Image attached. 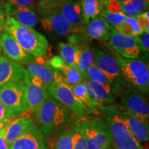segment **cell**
Masks as SVG:
<instances>
[{
    "label": "cell",
    "mask_w": 149,
    "mask_h": 149,
    "mask_svg": "<svg viewBox=\"0 0 149 149\" xmlns=\"http://www.w3.org/2000/svg\"><path fill=\"white\" fill-rule=\"evenodd\" d=\"M35 114L41 132L46 139L59 135L74 122L73 115L50 95Z\"/></svg>",
    "instance_id": "1"
},
{
    "label": "cell",
    "mask_w": 149,
    "mask_h": 149,
    "mask_svg": "<svg viewBox=\"0 0 149 149\" xmlns=\"http://www.w3.org/2000/svg\"><path fill=\"white\" fill-rule=\"evenodd\" d=\"M3 30L12 35L24 51L35 59L46 57L49 49L47 39L33 28L25 26L10 17H6Z\"/></svg>",
    "instance_id": "2"
},
{
    "label": "cell",
    "mask_w": 149,
    "mask_h": 149,
    "mask_svg": "<svg viewBox=\"0 0 149 149\" xmlns=\"http://www.w3.org/2000/svg\"><path fill=\"white\" fill-rule=\"evenodd\" d=\"M98 113L107 122L113 146L117 149H144L119 115L116 104L101 106L98 108Z\"/></svg>",
    "instance_id": "3"
},
{
    "label": "cell",
    "mask_w": 149,
    "mask_h": 149,
    "mask_svg": "<svg viewBox=\"0 0 149 149\" xmlns=\"http://www.w3.org/2000/svg\"><path fill=\"white\" fill-rule=\"evenodd\" d=\"M111 51L120 66L124 88L135 89L144 94L148 93L149 70L148 65L141 59L123 57L111 48Z\"/></svg>",
    "instance_id": "4"
},
{
    "label": "cell",
    "mask_w": 149,
    "mask_h": 149,
    "mask_svg": "<svg viewBox=\"0 0 149 149\" xmlns=\"http://www.w3.org/2000/svg\"><path fill=\"white\" fill-rule=\"evenodd\" d=\"M76 121L85 138L87 149H104L113 145L111 131L102 117L87 115Z\"/></svg>",
    "instance_id": "5"
},
{
    "label": "cell",
    "mask_w": 149,
    "mask_h": 149,
    "mask_svg": "<svg viewBox=\"0 0 149 149\" xmlns=\"http://www.w3.org/2000/svg\"><path fill=\"white\" fill-rule=\"evenodd\" d=\"M47 90L50 95L66 107L77 120L93 113L91 110L76 97L70 87L65 83L54 80L51 84L48 86Z\"/></svg>",
    "instance_id": "6"
},
{
    "label": "cell",
    "mask_w": 149,
    "mask_h": 149,
    "mask_svg": "<svg viewBox=\"0 0 149 149\" xmlns=\"http://www.w3.org/2000/svg\"><path fill=\"white\" fill-rule=\"evenodd\" d=\"M0 102L15 116L26 111V86L24 80L1 86Z\"/></svg>",
    "instance_id": "7"
},
{
    "label": "cell",
    "mask_w": 149,
    "mask_h": 149,
    "mask_svg": "<svg viewBox=\"0 0 149 149\" xmlns=\"http://www.w3.org/2000/svg\"><path fill=\"white\" fill-rule=\"evenodd\" d=\"M121 109L148 123L149 107L146 99L139 91L133 88L123 89L120 95Z\"/></svg>",
    "instance_id": "8"
},
{
    "label": "cell",
    "mask_w": 149,
    "mask_h": 149,
    "mask_svg": "<svg viewBox=\"0 0 149 149\" xmlns=\"http://www.w3.org/2000/svg\"><path fill=\"white\" fill-rule=\"evenodd\" d=\"M93 51H94L93 63L95 65L113 84L123 86L120 66L111 50L110 52H108L107 50L95 47L93 48Z\"/></svg>",
    "instance_id": "9"
},
{
    "label": "cell",
    "mask_w": 149,
    "mask_h": 149,
    "mask_svg": "<svg viewBox=\"0 0 149 149\" xmlns=\"http://www.w3.org/2000/svg\"><path fill=\"white\" fill-rule=\"evenodd\" d=\"M107 42L113 51L123 57L137 59L145 57L134 37L126 36L115 31Z\"/></svg>",
    "instance_id": "10"
},
{
    "label": "cell",
    "mask_w": 149,
    "mask_h": 149,
    "mask_svg": "<svg viewBox=\"0 0 149 149\" xmlns=\"http://www.w3.org/2000/svg\"><path fill=\"white\" fill-rule=\"evenodd\" d=\"M24 81L26 86L27 109L35 113L49 96L47 87L38 77L29 76L27 70Z\"/></svg>",
    "instance_id": "11"
},
{
    "label": "cell",
    "mask_w": 149,
    "mask_h": 149,
    "mask_svg": "<svg viewBox=\"0 0 149 149\" xmlns=\"http://www.w3.org/2000/svg\"><path fill=\"white\" fill-rule=\"evenodd\" d=\"M82 82L86 87L90 96L100 106L114 103L124 88L122 86L101 84L86 79H84Z\"/></svg>",
    "instance_id": "12"
},
{
    "label": "cell",
    "mask_w": 149,
    "mask_h": 149,
    "mask_svg": "<svg viewBox=\"0 0 149 149\" xmlns=\"http://www.w3.org/2000/svg\"><path fill=\"white\" fill-rule=\"evenodd\" d=\"M41 15L42 17L40 22L45 31L60 36L68 35L73 33V29L61 14L59 8L43 11L41 12Z\"/></svg>",
    "instance_id": "13"
},
{
    "label": "cell",
    "mask_w": 149,
    "mask_h": 149,
    "mask_svg": "<svg viewBox=\"0 0 149 149\" xmlns=\"http://www.w3.org/2000/svg\"><path fill=\"white\" fill-rule=\"evenodd\" d=\"M8 149H48L40 128L33 123L13 141Z\"/></svg>",
    "instance_id": "14"
},
{
    "label": "cell",
    "mask_w": 149,
    "mask_h": 149,
    "mask_svg": "<svg viewBox=\"0 0 149 149\" xmlns=\"http://www.w3.org/2000/svg\"><path fill=\"white\" fill-rule=\"evenodd\" d=\"M1 49L7 58L18 63L27 64L35 61L33 56L23 50L13 36L8 32L2 30L0 33Z\"/></svg>",
    "instance_id": "15"
},
{
    "label": "cell",
    "mask_w": 149,
    "mask_h": 149,
    "mask_svg": "<svg viewBox=\"0 0 149 149\" xmlns=\"http://www.w3.org/2000/svg\"><path fill=\"white\" fill-rule=\"evenodd\" d=\"M115 31L114 27L110 25L102 17L97 16L77 31L83 33L91 40L107 42Z\"/></svg>",
    "instance_id": "16"
},
{
    "label": "cell",
    "mask_w": 149,
    "mask_h": 149,
    "mask_svg": "<svg viewBox=\"0 0 149 149\" xmlns=\"http://www.w3.org/2000/svg\"><path fill=\"white\" fill-rule=\"evenodd\" d=\"M117 113L124 121L132 134L139 143L146 142L149 139L148 123L145 122L131 113L121 109L119 104H116Z\"/></svg>",
    "instance_id": "17"
},
{
    "label": "cell",
    "mask_w": 149,
    "mask_h": 149,
    "mask_svg": "<svg viewBox=\"0 0 149 149\" xmlns=\"http://www.w3.org/2000/svg\"><path fill=\"white\" fill-rule=\"evenodd\" d=\"M26 69L19 63L5 56L0 57V86L24 80Z\"/></svg>",
    "instance_id": "18"
},
{
    "label": "cell",
    "mask_w": 149,
    "mask_h": 149,
    "mask_svg": "<svg viewBox=\"0 0 149 149\" xmlns=\"http://www.w3.org/2000/svg\"><path fill=\"white\" fill-rule=\"evenodd\" d=\"M4 8L6 17H10L22 25L33 28L38 23V17L32 8L19 6L7 1H5Z\"/></svg>",
    "instance_id": "19"
},
{
    "label": "cell",
    "mask_w": 149,
    "mask_h": 149,
    "mask_svg": "<svg viewBox=\"0 0 149 149\" xmlns=\"http://www.w3.org/2000/svg\"><path fill=\"white\" fill-rule=\"evenodd\" d=\"M59 10L73 29V33L84 26L81 0H65L59 7Z\"/></svg>",
    "instance_id": "20"
},
{
    "label": "cell",
    "mask_w": 149,
    "mask_h": 149,
    "mask_svg": "<svg viewBox=\"0 0 149 149\" xmlns=\"http://www.w3.org/2000/svg\"><path fill=\"white\" fill-rule=\"evenodd\" d=\"M51 66L60 72L63 82L68 86L82 82L84 78L77 67L66 64L59 56H55L48 61Z\"/></svg>",
    "instance_id": "21"
},
{
    "label": "cell",
    "mask_w": 149,
    "mask_h": 149,
    "mask_svg": "<svg viewBox=\"0 0 149 149\" xmlns=\"http://www.w3.org/2000/svg\"><path fill=\"white\" fill-rule=\"evenodd\" d=\"M26 70L29 74L38 77L47 87L55 79V69L47 62L41 63L36 61L27 64Z\"/></svg>",
    "instance_id": "22"
},
{
    "label": "cell",
    "mask_w": 149,
    "mask_h": 149,
    "mask_svg": "<svg viewBox=\"0 0 149 149\" xmlns=\"http://www.w3.org/2000/svg\"><path fill=\"white\" fill-rule=\"evenodd\" d=\"M84 25L106 11L109 0H81Z\"/></svg>",
    "instance_id": "23"
},
{
    "label": "cell",
    "mask_w": 149,
    "mask_h": 149,
    "mask_svg": "<svg viewBox=\"0 0 149 149\" xmlns=\"http://www.w3.org/2000/svg\"><path fill=\"white\" fill-rule=\"evenodd\" d=\"M33 123L34 122L31 119L23 117L17 118L11 122H8L6 124L5 131V140L8 146L23 134Z\"/></svg>",
    "instance_id": "24"
},
{
    "label": "cell",
    "mask_w": 149,
    "mask_h": 149,
    "mask_svg": "<svg viewBox=\"0 0 149 149\" xmlns=\"http://www.w3.org/2000/svg\"><path fill=\"white\" fill-rule=\"evenodd\" d=\"M68 86L71 89L72 92L76 97L82 102L88 109L91 110L93 113H98V108L101 106L90 96L84 84L81 82L69 85Z\"/></svg>",
    "instance_id": "25"
},
{
    "label": "cell",
    "mask_w": 149,
    "mask_h": 149,
    "mask_svg": "<svg viewBox=\"0 0 149 149\" xmlns=\"http://www.w3.org/2000/svg\"><path fill=\"white\" fill-rule=\"evenodd\" d=\"M148 0H127L120 2V11L128 17L139 15L148 10Z\"/></svg>",
    "instance_id": "26"
},
{
    "label": "cell",
    "mask_w": 149,
    "mask_h": 149,
    "mask_svg": "<svg viewBox=\"0 0 149 149\" xmlns=\"http://www.w3.org/2000/svg\"><path fill=\"white\" fill-rule=\"evenodd\" d=\"M77 59L76 67L81 72L83 78L84 77L86 72L91 65L94 61V51L93 48L89 46L77 48Z\"/></svg>",
    "instance_id": "27"
},
{
    "label": "cell",
    "mask_w": 149,
    "mask_h": 149,
    "mask_svg": "<svg viewBox=\"0 0 149 149\" xmlns=\"http://www.w3.org/2000/svg\"><path fill=\"white\" fill-rule=\"evenodd\" d=\"M115 31L121 34L132 37L139 36L143 33L139 26L137 19L134 17H126L125 21L115 28Z\"/></svg>",
    "instance_id": "28"
},
{
    "label": "cell",
    "mask_w": 149,
    "mask_h": 149,
    "mask_svg": "<svg viewBox=\"0 0 149 149\" xmlns=\"http://www.w3.org/2000/svg\"><path fill=\"white\" fill-rule=\"evenodd\" d=\"M77 48L69 42H60L58 44L59 57L70 66H77Z\"/></svg>",
    "instance_id": "29"
},
{
    "label": "cell",
    "mask_w": 149,
    "mask_h": 149,
    "mask_svg": "<svg viewBox=\"0 0 149 149\" xmlns=\"http://www.w3.org/2000/svg\"><path fill=\"white\" fill-rule=\"evenodd\" d=\"M84 79H86L91 81H95V82L104 85H115V86H121L113 84L112 81L108 78L107 76L102 72L99 68L95 65L94 63L91 65L87 70L86 74Z\"/></svg>",
    "instance_id": "30"
},
{
    "label": "cell",
    "mask_w": 149,
    "mask_h": 149,
    "mask_svg": "<svg viewBox=\"0 0 149 149\" xmlns=\"http://www.w3.org/2000/svg\"><path fill=\"white\" fill-rule=\"evenodd\" d=\"M72 124L59 134L53 149H72Z\"/></svg>",
    "instance_id": "31"
},
{
    "label": "cell",
    "mask_w": 149,
    "mask_h": 149,
    "mask_svg": "<svg viewBox=\"0 0 149 149\" xmlns=\"http://www.w3.org/2000/svg\"><path fill=\"white\" fill-rule=\"evenodd\" d=\"M72 149H87L86 142L77 121L72 124Z\"/></svg>",
    "instance_id": "32"
},
{
    "label": "cell",
    "mask_w": 149,
    "mask_h": 149,
    "mask_svg": "<svg viewBox=\"0 0 149 149\" xmlns=\"http://www.w3.org/2000/svg\"><path fill=\"white\" fill-rule=\"evenodd\" d=\"M100 16L102 17L110 25L114 27V29L121 25L125 21L126 17H127L122 12L112 13L109 12V11H104Z\"/></svg>",
    "instance_id": "33"
},
{
    "label": "cell",
    "mask_w": 149,
    "mask_h": 149,
    "mask_svg": "<svg viewBox=\"0 0 149 149\" xmlns=\"http://www.w3.org/2000/svg\"><path fill=\"white\" fill-rule=\"evenodd\" d=\"M68 42L70 44H73L77 48H81L83 46L91 45L92 40H90L83 33L76 31V32L70 33L68 36Z\"/></svg>",
    "instance_id": "34"
},
{
    "label": "cell",
    "mask_w": 149,
    "mask_h": 149,
    "mask_svg": "<svg viewBox=\"0 0 149 149\" xmlns=\"http://www.w3.org/2000/svg\"><path fill=\"white\" fill-rule=\"evenodd\" d=\"M135 38L145 57H148L149 52V33L143 32L141 35Z\"/></svg>",
    "instance_id": "35"
},
{
    "label": "cell",
    "mask_w": 149,
    "mask_h": 149,
    "mask_svg": "<svg viewBox=\"0 0 149 149\" xmlns=\"http://www.w3.org/2000/svg\"><path fill=\"white\" fill-rule=\"evenodd\" d=\"M65 0H38V5L40 13L50 9L59 8Z\"/></svg>",
    "instance_id": "36"
},
{
    "label": "cell",
    "mask_w": 149,
    "mask_h": 149,
    "mask_svg": "<svg viewBox=\"0 0 149 149\" xmlns=\"http://www.w3.org/2000/svg\"><path fill=\"white\" fill-rule=\"evenodd\" d=\"M4 1L19 6L32 8L33 10H35L38 5V0H4Z\"/></svg>",
    "instance_id": "37"
},
{
    "label": "cell",
    "mask_w": 149,
    "mask_h": 149,
    "mask_svg": "<svg viewBox=\"0 0 149 149\" xmlns=\"http://www.w3.org/2000/svg\"><path fill=\"white\" fill-rule=\"evenodd\" d=\"M148 10L143 13L135 17L138 22L140 29L143 32H148L149 26V17H148Z\"/></svg>",
    "instance_id": "38"
},
{
    "label": "cell",
    "mask_w": 149,
    "mask_h": 149,
    "mask_svg": "<svg viewBox=\"0 0 149 149\" xmlns=\"http://www.w3.org/2000/svg\"><path fill=\"white\" fill-rule=\"evenodd\" d=\"M14 117L15 115L0 102V121L10 120Z\"/></svg>",
    "instance_id": "39"
},
{
    "label": "cell",
    "mask_w": 149,
    "mask_h": 149,
    "mask_svg": "<svg viewBox=\"0 0 149 149\" xmlns=\"http://www.w3.org/2000/svg\"><path fill=\"white\" fill-rule=\"evenodd\" d=\"M6 125L0 130V149H8V146L5 140V131Z\"/></svg>",
    "instance_id": "40"
},
{
    "label": "cell",
    "mask_w": 149,
    "mask_h": 149,
    "mask_svg": "<svg viewBox=\"0 0 149 149\" xmlns=\"http://www.w3.org/2000/svg\"><path fill=\"white\" fill-rule=\"evenodd\" d=\"M4 4V0H0V17H6Z\"/></svg>",
    "instance_id": "41"
},
{
    "label": "cell",
    "mask_w": 149,
    "mask_h": 149,
    "mask_svg": "<svg viewBox=\"0 0 149 149\" xmlns=\"http://www.w3.org/2000/svg\"><path fill=\"white\" fill-rule=\"evenodd\" d=\"M8 122H9V120H4L2 121H0V130H1L2 128L4 127V126L8 124Z\"/></svg>",
    "instance_id": "42"
},
{
    "label": "cell",
    "mask_w": 149,
    "mask_h": 149,
    "mask_svg": "<svg viewBox=\"0 0 149 149\" xmlns=\"http://www.w3.org/2000/svg\"><path fill=\"white\" fill-rule=\"evenodd\" d=\"M5 18L6 17H0V27L3 29V25H4L5 23Z\"/></svg>",
    "instance_id": "43"
},
{
    "label": "cell",
    "mask_w": 149,
    "mask_h": 149,
    "mask_svg": "<svg viewBox=\"0 0 149 149\" xmlns=\"http://www.w3.org/2000/svg\"><path fill=\"white\" fill-rule=\"evenodd\" d=\"M1 52H2V49H1V37H0V57H1Z\"/></svg>",
    "instance_id": "44"
},
{
    "label": "cell",
    "mask_w": 149,
    "mask_h": 149,
    "mask_svg": "<svg viewBox=\"0 0 149 149\" xmlns=\"http://www.w3.org/2000/svg\"><path fill=\"white\" fill-rule=\"evenodd\" d=\"M104 149H117L116 148H115V147L114 146H113V145H112L111 146H110V147H109V148H104Z\"/></svg>",
    "instance_id": "45"
},
{
    "label": "cell",
    "mask_w": 149,
    "mask_h": 149,
    "mask_svg": "<svg viewBox=\"0 0 149 149\" xmlns=\"http://www.w3.org/2000/svg\"><path fill=\"white\" fill-rule=\"evenodd\" d=\"M116 1H120V2H122V1H127V0H116Z\"/></svg>",
    "instance_id": "46"
},
{
    "label": "cell",
    "mask_w": 149,
    "mask_h": 149,
    "mask_svg": "<svg viewBox=\"0 0 149 149\" xmlns=\"http://www.w3.org/2000/svg\"><path fill=\"white\" fill-rule=\"evenodd\" d=\"M2 30H3V29H1V27H0V33H1V31H2Z\"/></svg>",
    "instance_id": "47"
}]
</instances>
